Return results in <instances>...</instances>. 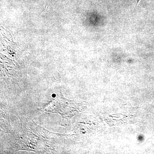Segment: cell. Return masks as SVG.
Segmentation results:
<instances>
[{
  "label": "cell",
  "instance_id": "obj_2",
  "mask_svg": "<svg viewBox=\"0 0 154 154\" xmlns=\"http://www.w3.org/2000/svg\"><path fill=\"white\" fill-rule=\"evenodd\" d=\"M52 96L53 97V98H55V96H56L55 94H52Z\"/></svg>",
  "mask_w": 154,
  "mask_h": 154
},
{
  "label": "cell",
  "instance_id": "obj_1",
  "mask_svg": "<svg viewBox=\"0 0 154 154\" xmlns=\"http://www.w3.org/2000/svg\"><path fill=\"white\" fill-rule=\"evenodd\" d=\"M140 0H137V4H136V5L135 6V9L137 7V5H138V3H139V2H140Z\"/></svg>",
  "mask_w": 154,
  "mask_h": 154
}]
</instances>
